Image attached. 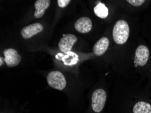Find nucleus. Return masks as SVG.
I'll return each mask as SVG.
<instances>
[{
  "mask_svg": "<svg viewBox=\"0 0 151 113\" xmlns=\"http://www.w3.org/2000/svg\"><path fill=\"white\" fill-rule=\"evenodd\" d=\"M2 64H3V58L0 57V65L2 66Z\"/></svg>",
  "mask_w": 151,
  "mask_h": 113,
  "instance_id": "nucleus-15",
  "label": "nucleus"
},
{
  "mask_svg": "<svg viewBox=\"0 0 151 113\" xmlns=\"http://www.w3.org/2000/svg\"><path fill=\"white\" fill-rule=\"evenodd\" d=\"M134 113H151V105L145 102H138L134 105Z\"/></svg>",
  "mask_w": 151,
  "mask_h": 113,
  "instance_id": "nucleus-11",
  "label": "nucleus"
},
{
  "mask_svg": "<svg viewBox=\"0 0 151 113\" xmlns=\"http://www.w3.org/2000/svg\"><path fill=\"white\" fill-rule=\"evenodd\" d=\"M77 39L74 35L67 34L64 35L58 43L59 49L63 53H68L71 51L73 46L77 42Z\"/></svg>",
  "mask_w": 151,
  "mask_h": 113,
  "instance_id": "nucleus-6",
  "label": "nucleus"
},
{
  "mask_svg": "<svg viewBox=\"0 0 151 113\" xmlns=\"http://www.w3.org/2000/svg\"><path fill=\"white\" fill-rule=\"evenodd\" d=\"M50 0H37L35 2V12L34 17L35 18H42L44 15L45 10L49 8Z\"/></svg>",
  "mask_w": 151,
  "mask_h": 113,
  "instance_id": "nucleus-10",
  "label": "nucleus"
},
{
  "mask_svg": "<svg viewBox=\"0 0 151 113\" xmlns=\"http://www.w3.org/2000/svg\"><path fill=\"white\" fill-rule=\"evenodd\" d=\"M93 11H94L95 14L100 18H106L108 17V8L102 3H99L98 5L96 6L94 9H93Z\"/></svg>",
  "mask_w": 151,
  "mask_h": 113,
  "instance_id": "nucleus-12",
  "label": "nucleus"
},
{
  "mask_svg": "<svg viewBox=\"0 0 151 113\" xmlns=\"http://www.w3.org/2000/svg\"><path fill=\"white\" fill-rule=\"evenodd\" d=\"M129 35V24L123 20H118L114 26L113 37L115 42L118 45H123L127 42Z\"/></svg>",
  "mask_w": 151,
  "mask_h": 113,
  "instance_id": "nucleus-1",
  "label": "nucleus"
},
{
  "mask_svg": "<svg viewBox=\"0 0 151 113\" xmlns=\"http://www.w3.org/2000/svg\"><path fill=\"white\" fill-rule=\"evenodd\" d=\"M106 100V93L104 89H98L91 96V107L95 112H102Z\"/></svg>",
  "mask_w": 151,
  "mask_h": 113,
  "instance_id": "nucleus-3",
  "label": "nucleus"
},
{
  "mask_svg": "<svg viewBox=\"0 0 151 113\" xmlns=\"http://www.w3.org/2000/svg\"><path fill=\"white\" fill-rule=\"evenodd\" d=\"M149 50L145 45H139L137 48L135 54L134 62L136 66H143L147 63L149 58Z\"/></svg>",
  "mask_w": 151,
  "mask_h": 113,
  "instance_id": "nucleus-5",
  "label": "nucleus"
},
{
  "mask_svg": "<svg viewBox=\"0 0 151 113\" xmlns=\"http://www.w3.org/2000/svg\"><path fill=\"white\" fill-rule=\"evenodd\" d=\"M128 3L134 6H139L145 3V0H126Z\"/></svg>",
  "mask_w": 151,
  "mask_h": 113,
  "instance_id": "nucleus-13",
  "label": "nucleus"
},
{
  "mask_svg": "<svg viewBox=\"0 0 151 113\" xmlns=\"http://www.w3.org/2000/svg\"><path fill=\"white\" fill-rule=\"evenodd\" d=\"M75 29L81 33H88L92 29V22L90 18L81 17L75 23Z\"/></svg>",
  "mask_w": 151,
  "mask_h": 113,
  "instance_id": "nucleus-8",
  "label": "nucleus"
},
{
  "mask_svg": "<svg viewBox=\"0 0 151 113\" xmlns=\"http://www.w3.org/2000/svg\"><path fill=\"white\" fill-rule=\"evenodd\" d=\"M71 0H58V5L61 8H64L67 7Z\"/></svg>",
  "mask_w": 151,
  "mask_h": 113,
  "instance_id": "nucleus-14",
  "label": "nucleus"
},
{
  "mask_svg": "<svg viewBox=\"0 0 151 113\" xmlns=\"http://www.w3.org/2000/svg\"><path fill=\"white\" fill-rule=\"evenodd\" d=\"M47 83L52 88L63 90L67 85V81L63 74L59 71H52L47 76Z\"/></svg>",
  "mask_w": 151,
  "mask_h": 113,
  "instance_id": "nucleus-2",
  "label": "nucleus"
},
{
  "mask_svg": "<svg viewBox=\"0 0 151 113\" xmlns=\"http://www.w3.org/2000/svg\"><path fill=\"white\" fill-rule=\"evenodd\" d=\"M4 54L6 64L10 68L17 66L21 60V57L18 54V52L12 48L4 50Z\"/></svg>",
  "mask_w": 151,
  "mask_h": 113,
  "instance_id": "nucleus-4",
  "label": "nucleus"
},
{
  "mask_svg": "<svg viewBox=\"0 0 151 113\" xmlns=\"http://www.w3.org/2000/svg\"><path fill=\"white\" fill-rule=\"evenodd\" d=\"M109 46V40L106 37L100 39L93 45V53L98 56H100L106 52Z\"/></svg>",
  "mask_w": 151,
  "mask_h": 113,
  "instance_id": "nucleus-9",
  "label": "nucleus"
},
{
  "mask_svg": "<svg viewBox=\"0 0 151 113\" xmlns=\"http://www.w3.org/2000/svg\"><path fill=\"white\" fill-rule=\"evenodd\" d=\"M43 27L40 23H33L28 26L24 27L20 31V34L25 40L30 39L32 37L36 35L37 34L41 33L43 31Z\"/></svg>",
  "mask_w": 151,
  "mask_h": 113,
  "instance_id": "nucleus-7",
  "label": "nucleus"
}]
</instances>
